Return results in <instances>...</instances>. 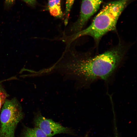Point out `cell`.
<instances>
[{"mask_svg": "<svg viewBox=\"0 0 137 137\" xmlns=\"http://www.w3.org/2000/svg\"><path fill=\"white\" fill-rule=\"evenodd\" d=\"M24 117L22 107L17 99H7L0 113V137H15L17 125Z\"/></svg>", "mask_w": 137, "mask_h": 137, "instance_id": "cell-3", "label": "cell"}, {"mask_svg": "<svg viewBox=\"0 0 137 137\" xmlns=\"http://www.w3.org/2000/svg\"><path fill=\"white\" fill-rule=\"evenodd\" d=\"M27 4L30 5H33L36 2V0H23Z\"/></svg>", "mask_w": 137, "mask_h": 137, "instance_id": "cell-10", "label": "cell"}, {"mask_svg": "<svg viewBox=\"0 0 137 137\" xmlns=\"http://www.w3.org/2000/svg\"><path fill=\"white\" fill-rule=\"evenodd\" d=\"M61 5V0H48V10L52 15L58 18H63Z\"/></svg>", "mask_w": 137, "mask_h": 137, "instance_id": "cell-6", "label": "cell"}, {"mask_svg": "<svg viewBox=\"0 0 137 137\" xmlns=\"http://www.w3.org/2000/svg\"><path fill=\"white\" fill-rule=\"evenodd\" d=\"M102 1L82 0L79 17L70 28L72 35L82 30L88 20L99 8Z\"/></svg>", "mask_w": 137, "mask_h": 137, "instance_id": "cell-4", "label": "cell"}, {"mask_svg": "<svg viewBox=\"0 0 137 137\" xmlns=\"http://www.w3.org/2000/svg\"><path fill=\"white\" fill-rule=\"evenodd\" d=\"M33 123L35 127L40 129L47 137H52L55 135L62 133L74 135L70 128L64 127L52 119L46 118L39 112L35 114Z\"/></svg>", "mask_w": 137, "mask_h": 137, "instance_id": "cell-5", "label": "cell"}, {"mask_svg": "<svg viewBox=\"0 0 137 137\" xmlns=\"http://www.w3.org/2000/svg\"><path fill=\"white\" fill-rule=\"evenodd\" d=\"M88 135V134H86L84 137H87Z\"/></svg>", "mask_w": 137, "mask_h": 137, "instance_id": "cell-12", "label": "cell"}, {"mask_svg": "<svg viewBox=\"0 0 137 137\" xmlns=\"http://www.w3.org/2000/svg\"><path fill=\"white\" fill-rule=\"evenodd\" d=\"M8 94L0 83V113L1 109L6 99L8 97Z\"/></svg>", "mask_w": 137, "mask_h": 137, "instance_id": "cell-9", "label": "cell"}, {"mask_svg": "<svg viewBox=\"0 0 137 137\" xmlns=\"http://www.w3.org/2000/svg\"><path fill=\"white\" fill-rule=\"evenodd\" d=\"M75 0H66L65 11V19L64 23L66 25L68 23L70 12L74 3Z\"/></svg>", "mask_w": 137, "mask_h": 137, "instance_id": "cell-8", "label": "cell"}, {"mask_svg": "<svg viewBox=\"0 0 137 137\" xmlns=\"http://www.w3.org/2000/svg\"><path fill=\"white\" fill-rule=\"evenodd\" d=\"M21 137H47L39 128H30L24 126L21 133Z\"/></svg>", "mask_w": 137, "mask_h": 137, "instance_id": "cell-7", "label": "cell"}, {"mask_svg": "<svg viewBox=\"0 0 137 137\" xmlns=\"http://www.w3.org/2000/svg\"><path fill=\"white\" fill-rule=\"evenodd\" d=\"M130 0H118L109 2L104 5L88 27L71 36L69 41L89 36L98 40L109 31L115 30L118 19Z\"/></svg>", "mask_w": 137, "mask_h": 137, "instance_id": "cell-2", "label": "cell"}, {"mask_svg": "<svg viewBox=\"0 0 137 137\" xmlns=\"http://www.w3.org/2000/svg\"><path fill=\"white\" fill-rule=\"evenodd\" d=\"M123 54L121 46L93 57L79 53L69 46L60 58L59 66L87 79L106 80L117 66Z\"/></svg>", "mask_w": 137, "mask_h": 137, "instance_id": "cell-1", "label": "cell"}, {"mask_svg": "<svg viewBox=\"0 0 137 137\" xmlns=\"http://www.w3.org/2000/svg\"><path fill=\"white\" fill-rule=\"evenodd\" d=\"M15 0H5V4L7 5H10L12 4Z\"/></svg>", "mask_w": 137, "mask_h": 137, "instance_id": "cell-11", "label": "cell"}]
</instances>
